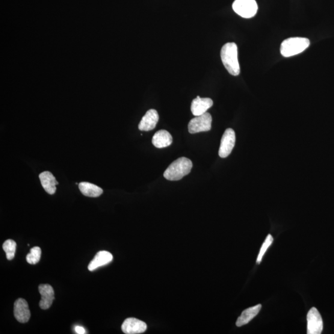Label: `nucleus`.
<instances>
[{
	"mask_svg": "<svg viewBox=\"0 0 334 334\" xmlns=\"http://www.w3.org/2000/svg\"><path fill=\"white\" fill-rule=\"evenodd\" d=\"M17 244L13 239H8L3 244V249L5 251L7 258L8 260L13 259L15 255Z\"/></svg>",
	"mask_w": 334,
	"mask_h": 334,
	"instance_id": "obj_18",
	"label": "nucleus"
},
{
	"mask_svg": "<svg viewBox=\"0 0 334 334\" xmlns=\"http://www.w3.org/2000/svg\"><path fill=\"white\" fill-rule=\"evenodd\" d=\"M147 325L144 322L137 318H127L122 326V329L126 334L142 333L147 330Z\"/></svg>",
	"mask_w": 334,
	"mask_h": 334,
	"instance_id": "obj_9",
	"label": "nucleus"
},
{
	"mask_svg": "<svg viewBox=\"0 0 334 334\" xmlns=\"http://www.w3.org/2000/svg\"><path fill=\"white\" fill-rule=\"evenodd\" d=\"M310 41L303 37H291L283 41L280 53L283 57H291L300 54L308 48Z\"/></svg>",
	"mask_w": 334,
	"mask_h": 334,
	"instance_id": "obj_3",
	"label": "nucleus"
},
{
	"mask_svg": "<svg viewBox=\"0 0 334 334\" xmlns=\"http://www.w3.org/2000/svg\"><path fill=\"white\" fill-rule=\"evenodd\" d=\"M232 8L239 16L247 19L255 16L258 10L256 0H235Z\"/></svg>",
	"mask_w": 334,
	"mask_h": 334,
	"instance_id": "obj_4",
	"label": "nucleus"
},
{
	"mask_svg": "<svg viewBox=\"0 0 334 334\" xmlns=\"http://www.w3.org/2000/svg\"><path fill=\"white\" fill-rule=\"evenodd\" d=\"M212 121L211 115L208 112L197 116L193 118L189 123L188 131L190 134L209 131L212 128Z\"/></svg>",
	"mask_w": 334,
	"mask_h": 334,
	"instance_id": "obj_5",
	"label": "nucleus"
},
{
	"mask_svg": "<svg viewBox=\"0 0 334 334\" xmlns=\"http://www.w3.org/2000/svg\"><path fill=\"white\" fill-rule=\"evenodd\" d=\"M38 291L41 295L39 306L41 309H47L52 306L55 299V293L51 285L41 284L38 286Z\"/></svg>",
	"mask_w": 334,
	"mask_h": 334,
	"instance_id": "obj_11",
	"label": "nucleus"
},
{
	"mask_svg": "<svg viewBox=\"0 0 334 334\" xmlns=\"http://www.w3.org/2000/svg\"><path fill=\"white\" fill-rule=\"evenodd\" d=\"M42 251L39 247H35L31 248L30 253L26 256L27 262L30 264H36L39 262Z\"/></svg>",
	"mask_w": 334,
	"mask_h": 334,
	"instance_id": "obj_19",
	"label": "nucleus"
},
{
	"mask_svg": "<svg viewBox=\"0 0 334 334\" xmlns=\"http://www.w3.org/2000/svg\"><path fill=\"white\" fill-rule=\"evenodd\" d=\"M308 327L307 333L320 334L323 330V321L318 310L313 307L309 310L307 315Z\"/></svg>",
	"mask_w": 334,
	"mask_h": 334,
	"instance_id": "obj_7",
	"label": "nucleus"
},
{
	"mask_svg": "<svg viewBox=\"0 0 334 334\" xmlns=\"http://www.w3.org/2000/svg\"><path fill=\"white\" fill-rule=\"evenodd\" d=\"M159 120L158 112L154 109H150L142 118L138 128L141 131H149L154 129Z\"/></svg>",
	"mask_w": 334,
	"mask_h": 334,
	"instance_id": "obj_10",
	"label": "nucleus"
},
{
	"mask_svg": "<svg viewBox=\"0 0 334 334\" xmlns=\"http://www.w3.org/2000/svg\"><path fill=\"white\" fill-rule=\"evenodd\" d=\"M213 103H214L211 99L201 98L199 96H197L191 103L192 114L195 117L205 114L210 108L212 107Z\"/></svg>",
	"mask_w": 334,
	"mask_h": 334,
	"instance_id": "obj_12",
	"label": "nucleus"
},
{
	"mask_svg": "<svg viewBox=\"0 0 334 334\" xmlns=\"http://www.w3.org/2000/svg\"><path fill=\"white\" fill-rule=\"evenodd\" d=\"M113 261V256L106 251H101L96 254L88 265V270L94 271L102 266L109 264Z\"/></svg>",
	"mask_w": 334,
	"mask_h": 334,
	"instance_id": "obj_13",
	"label": "nucleus"
},
{
	"mask_svg": "<svg viewBox=\"0 0 334 334\" xmlns=\"http://www.w3.org/2000/svg\"><path fill=\"white\" fill-rule=\"evenodd\" d=\"M274 241V238L273 236L270 234H269L266 237L264 243H263L261 250H260L259 255L258 258H257L256 262L260 264L262 261L263 256L265 255L266 251L268 250V248L270 247L271 245L273 244Z\"/></svg>",
	"mask_w": 334,
	"mask_h": 334,
	"instance_id": "obj_20",
	"label": "nucleus"
},
{
	"mask_svg": "<svg viewBox=\"0 0 334 334\" xmlns=\"http://www.w3.org/2000/svg\"><path fill=\"white\" fill-rule=\"evenodd\" d=\"M262 308L261 304H258L255 306L250 307V308L245 309L242 312L241 315L237 321H236V326L241 327L249 323L252 319L256 317Z\"/></svg>",
	"mask_w": 334,
	"mask_h": 334,
	"instance_id": "obj_16",
	"label": "nucleus"
},
{
	"mask_svg": "<svg viewBox=\"0 0 334 334\" xmlns=\"http://www.w3.org/2000/svg\"><path fill=\"white\" fill-rule=\"evenodd\" d=\"M79 188L81 193L87 197H97L103 193V190L101 188L88 182L80 183Z\"/></svg>",
	"mask_w": 334,
	"mask_h": 334,
	"instance_id": "obj_17",
	"label": "nucleus"
},
{
	"mask_svg": "<svg viewBox=\"0 0 334 334\" xmlns=\"http://www.w3.org/2000/svg\"><path fill=\"white\" fill-rule=\"evenodd\" d=\"M75 331L78 334L86 333V331H85L84 328L81 326H76L75 327Z\"/></svg>",
	"mask_w": 334,
	"mask_h": 334,
	"instance_id": "obj_21",
	"label": "nucleus"
},
{
	"mask_svg": "<svg viewBox=\"0 0 334 334\" xmlns=\"http://www.w3.org/2000/svg\"><path fill=\"white\" fill-rule=\"evenodd\" d=\"M172 142V137L166 130H160L155 132L152 140L153 146L159 149L170 146Z\"/></svg>",
	"mask_w": 334,
	"mask_h": 334,
	"instance_id": "obj_15",
	"label": "nucleus"
},
{
	"mask_svg": "<svg viewBox=\"0 0 334 334\" xmlns=\"http://www.w3.org/2000/svg\"><path fill=\"white\" fill-rule=\"evenodd\" d=\"M221 60L226 69L230 75L238 76L240 73L238 59V47L235 43L229 42L225 44L221 49Z\"/></svg>",
	"mask_w": 334,
	"mask_h": 334,
	"instance_id": "obj_1",
	"label": "nucleus"
},
{
	"mask_svg": "<svg viewBox=\"0 0 334 334\" xmlns=\"http://www.w3.org/2000/svg\"><path fill=\"white\" fill-rule=\"evenodd\" d=\"M236 141L234 130L229 128L226 130L222 138H221L218 155L221 158H226L234 148Z\"/></svg>",
	"mask_w": 334,
	"mask_h": 334,
	"instance_id": "obj_6",
	"label": "nucleus"
},
{
	"mask_svg": "<svg viewBox=\"0 0 334 334\" xmlns=\"http://www.w3.org/2000/svg\"><path fill=\"white\" fill-rule=\"evenodd\" d=\"M14 315L20 323H28L31 318V311L28 302L23 298L17 299L14 304Z\"/></svg>",
	"mask_w": 334,
	"mask_h": 334,
	"instance_id": "obj_8",
	"label": "nucleus"
},
{
	"mask_svg": "<svg viewBox=\"0 0 334 334\" xmlns=\"http://www.w3.org/2000/svg\"><path fill=\"white\" fill-rule=\"evenodd\" d=\"M39 179L44 190L49 194H55L57 190V186L58 182L56 180L55 177L50 171H46L41 173L39 175Z\"/></svg>",
	"mask_w": 334,
	"mask_h": 334,
	"instance_id": "obj_14",
	"label": "nucleus"
},
{
	"mask_svg": "<svg viewBox=\"0 0 334 334\" xmlns=\"http://www.w3.org/2000/svg\"><path fill=\"white\" fill-rule=\"evenodd\" d=\"M193 167L190 159L180 158L171 163L164 173L165 179L170 181H178L188 175Z\"/></svg>",
	"mask_w": 334,
	"mask_h": 334,
	"instance_id": "obj_2",
	"label": "nucleus"
}]
</instances>
